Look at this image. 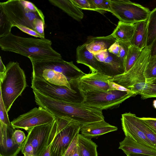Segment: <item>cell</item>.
Masks as SVG:
<instances>
[{"mask_svg":"<svg viewBox=\"0 0 156 156\" xmlns=\"http://www.w3.org/2000/svg\"><path fill=\"white\" fill-rule=\"evenodd\" d=\"M35 101L39 106L52 113L56 118H68L81 125L104 120L102 110L83 103H73L55 100L33 90Z\"/></svg>","mask_w":156,"mask_h":156,"instance_id":"1","label":"cell"},{"mask_svg":"<svg viewBox=\"0 0 156 156\" xmlns=\"http://www.w3.org/2000/svg\"><path fill=\"white\" fill-rule=\"evenodd\" d=\"M50 40L25 37L14 35L11 32L0 38L2 50L16 53L36 60L62 58L61 54L52 47Z\"/></svg>","mask_w":156,"mask_h":156,"instance_id":"2","label":"cell"},{"mask_svg":"<svg viewBox=\"0 0 156 156\" xmlns=\"http://www.w3.org/2000/svg\"><path fill=\"white\" fill-rule=\"evenodd\" d=\"M0 79V94L6 110L9 111L13 102L27 87L24 71L17 62H10Z\"/></svg>","mask_w":156,"mask_h":156,"instance_id":"3","label":"cell"},{"mask_svg":"<svg viewBox=\"0 0 156 156\" xmlns=\"http://www.w3.org/2000/svg\"><path fill=\"white\" fill-rule=\"evenodd\" d=\"M12 27L21 25L34 30L33 22L37 19L44 21L41 10L33 3L23 0H9L0 2Z\"/></svg>","mask_w":156,"mask_h":156,"instance_id":"4","label":"cell"},{"mask_svg":"<svg viewBox=\"0 0 156 156\" xmlns=\"http://www.w3.org/2000/svg\"><path fill=\"white\" fill-rule=\"evenodd\" d=\"M31 87L43 95L57 100L80 103L84 100L83 93L78 86L71 89L66 86L50 83L41 78L32 77Z\"/></svg>","mask_w":156,"mask_h":156,"instance_id":"5","label":"cell"},{"mask_svg":"<svg viewBox=\"0 0 156 156\" xmlns=\"http://www.w3.org/2000/svg\"><path fill=\"white\" fill-rule=\"evenodd\" d=\"M84 104L102 110L118 108L121 104L136 94L116 90H92L83 92Z\"/></svg>","mask_w":156,"mask_h":156,"instance_id":"6","label":"cell"},{"mask_svg":"<svg viewBox=\"0 0 156 156\" xmlns=\"http://www.w3.org/2000/svg\"><path fill=\"white\" fill-rule=\"evenodd\" d=\"M57 132L51 144V156H64L75 136L80 133L81 125L68 118H56Z\"/></svg>","mask_w":156,"mask_h":156,"instance_id":"7","label":"cell"},{"mask_svg":"<svg viewBox=\"0 0 156 156\" xmlns=\"http://www.w3.org/2000/svg\"><path fill=\"white\" fill-rule=\"evenodd\" d=\"M110 12L123 22L135 24L148 20L149 9L128 0H110Z\"/></svg>","mask_w":156,"mask_h":156,"instance_id":"8","label":"cell"},{"mask_svg":"<svg viewBox=\"0 0 156 156\" xmlns=\"http://www.w3.org/2000/svg\"><path fill=\"white\" fill-rule=\"evenodd\" d=\"M150 48L146 47L143 49L133 67L126 73L113 76L112 81L129 89L135 84L151 79H148L146 74L151 56Z\"/></svg>","mask_w":156,"mask_h":156,"instance_id":"9","label":"cell"},{"mask_svg":"<svg viewBox=\"0 0 156 156\" xmlns=\"http://www.w3.org/2000/svg\"><path fill=\"white\" fill-rule=\"evenodd\" d=\"M53 123L36 126L27 131L28 134L21 151L24 156L40 155L47 144Z\"/></svg>","mask_w":156,"mask_h":156,"instance_id":"10","label":"cell"},{"mask_svg":"<svg viewBox=\"0 0 156 156\" xmlns=\"http://www.w3.org/2000/svg\"><path fill=\"white\" fill-rule=\"evenodd\" d=\"M56 119L50 112L39 106L20 115L11 122L14 129H23L27 131L33 127L52 123Z\"/></svg>","mask_w":156,"mask_h":156,"instance_id":"11","label":"cell"},{"mask_svg":"<svg viewBox=\"0 0 156 156\" xmlns=\"http://www.w3.org/2000/svg\"><path fill=\"white\" fill-rule=\"evenodd\" d=\"M32 69H50L65 75L69 83L78 80L86 74L77 67L73 61L67 62L62 58L36 60L29 58Z\"/></svg>","mask_w":156,"mask_h":156,"instance_id":"12","label":"cell"},{"mask_svg":"<svg viewBox=\"0 0 156 156\" xmlns=\"http://www.w3.org/2000/svg\"><path fill=\"white\" fill-rule=\"evenodd\" d=\"M101 73L111 76L125 72V66L119 57L110 53L108 50L94 54Z\"/></svg>","mask_w":156,"mask_h":156,"instance_id":"13","label":"cell"},{"mask_svg":"<svg viewBox=\"0 0 156 156\" xmlns=\"http://www.w3.org/2000/svg\"><path fill=\"white\" fill-rule=\"evenodd\" d=\"M113 76L100 73L86 74L78 81V87L83 92L92 90H111L108 83Z\"/></svg>","mask_w":156,"mask_h":156,"instance_id":"14","label":"cell"},{"mask_svg":"<svg viewBox=\"0 0 156 156\" xmlns=\"http://www.w3.org/2000/svg\"><path fill=\"white\" fill-rule=\"evenodd\" d=\"M15 130L0 122V156H17L21 151L23 144H16L13 139Z\"/></svg>","mask_w":156,"mask_h":156,"instance_id":"15","label":"cell"},{"mask_svg":"<svg viewBox=\"0 0 156 156\" xmlns=\"http://www.w3.org/2000/svg\"><path fill=\"white\" fill-rule=\"evenodd\" d=\"M117 129V127L110 124L103 120L81 125L80 132L83 136L91 138L116 131Z\"/></svg>","mask_w":156,"mask_h":156,"instance_id":"16","label":"cell"},{"mask_svg":"<svg viewBox=\"0 0 156 156\" xmlns=\"http://www.w3.org/2000/svg\"><path fill=\"white\" fill-rule=\"evenodd\" d=\"M32 77H36L42 79L49 83L60 86H66L71 89L73 88L69 84L66 76L62 73L50 69H32Z\"/></svg>","mask_w":156,"mask_h":156,"instance_id":"17","label":"cell"},{"mask_svg":"<svg viewBox=\"0 0 156 156\" xmlns=\"http://www.w3.org/2000/svg\"><path fill=\"white\" fill-rule=\"evenodd\" d=\"M119 149L127 155L129 153L143 154L156 156V148L135 141L128 136H125L119 143Z\"/></svg>","mask_w":156,"mask_h":156,"instance_id":"18","label":"cell"},{"mask_svg":"<svg viewBox=\"0 0 156 156\" xmlns=\"http://www.w3.org/2000/svg\"><path fill=\"white\" fill-rule=\"evenodd\" d=\"M121 121L122 129L125 136H128L138 143L156 148L155 146L141 131L122 115Z\"/></svg>","mask_w":156,"mask_h":156,"instance_id":"19","label":"cell"},{"mask_svg":"<svg viewBox=\"0 0 156 156\" xmlns=\"http://www.w3.org/2000/svg\"><path fill=\"white\" fill-rule=\"evenodd\" d=\"M116 41L111 34L106 36H89L85 43L87 49L94 54H95L108 50Z\"/></svg>","mask_w":156,"mask_h":156,"instance_id":"20","label":"cell"},{"mask_svg":"<svg viewBox=\"0 0 156 156\" xmlns=\"http://www.w3.org/2000/svg\"><path fill=\"white\" fill-rule=\"evenodd\" d=\"M76 59L77 63L88 66L91 73H101L94 55L87 49L85 43L77 48Z\"/></svg>","mask_w":156,"mask_h":156,"instance_id":"21","label":"cell"},{"mask_svg":"<svg viewBox=\"0 0 156 156\" xmlns=\"http://www.w3.org/2000/svg\"><path fill=\"white\" fill-rule=\"evenodd\" d=\"M49 1L76 21H80L83 17L82 10L76 6L72 0H49Z\"/></svg>","mask_w":156,"mask_h":156,"instance_id":"22","label":"cell"},{"mask_svg":"<svg viewBox=\"0 0 156 156\" xmlns=\"http://www.w3.org/2000/svg\"><path fill=\"white\" fill-rule=\"evenodd\" d=\"M135 25L131 43L132 45L143 50L146 47L147 20L138 22Z\"/></svg>","mask_w":156,"mask_h":156,"instance_id":"23","label":"cell"},{"mask_svg":"<svg viewBox=\"0 0 156 156\" xmlns=\"http://www.w3.org/2000/svg\"><path fill=\"white\" fill-rule=\"evenodd\" d=\"M135 27V24L119 21L116 27L112 34L116 40L123 42H130Z\"/></svg>","mask_w":156,"mask_h":156,"instance_id":"24","label":"cell"},{"mask_svg":"<svg viewBox=\"0 0 156 156\" xmlns=\"http://www.w3.org/2000/svg\"><path fill=\"white\" fill-rule=\"evenodd\" d=\"M141 131L156 147V133L136 115L130 112L122 114Z\"/></svg>","mask_w":156,"mask_h":156,"instance_id":"25","label":"cell"},{"mask_svg":"<svg viewBox=\"0 0 156 156\" xmlns=\"http://www.w3.org/2000/svg\"><path fill=\"white\" fill-rule=\"evenodd\" d=\"M78 146L80 156H98L96 144L90 138L80 134Z\"/></svg>","mask_w":156,"mask_h":156,"instance_id":"26","label":"cell"},{"mask_svg":"<svg viewBox=\"0 0 156 156\" xmlns=\"http://www.w3.org/2000/svg\"><path fill=\"white\" fill-rule=\"evenodd\" d=\"M156 38V7L151 12L147 20L146 47H150Z\"/></svg>","mask_w":156,"mask_h":156,"instance_id":"27","label":"cell"},{"mask_svg":"<svg viewBox=\"0 0 156 156\" xmlns=\"http://www.w3.org/2000/svg\"><path fill=\"white\" fill-rule=\"evenodd\" d=\"M131 45L129 48L125 61V72H128L133 66L140 56L142 51Z\"/></svg>","mask_w":156,"mask_h":156,"instance_id":"28","label":"cell"},{"mask_svg":"<svg viewBox=\"0 0 156 156\" xmlns=\"http://www.w3.org/2000/svg\"><path fill=\"white\" fill-rule=\"evenodd\" d=\"M156 83L155 79L151 78L135 84L129 90L132 92L141 96L149 92L153 88Z\"/></svg>","mask_w":156,"mask_h":156,"instance_id":"29","label":"cell"},{"mask_svg":"<svg viewBox=\"0 0 156 156\" xmlns=\"http://www.w3.org/2000/svg\"><path fill=\"white\" fill-rule=\"evenodd\" d=\"M12 27L2 6L0 5V38L3 37L11 32Z\"/></svg>","mask_w":156,"mask_h":156,"instance_id":"30","label":"cell"},{"mask_svg":"<svg viewBox=\"0 0 156 156\" xmlns=\"http://www.w3.org/2000/svg\"><path fill=\"white\" fill-rule=\"evenodd\" d=\"M58 123L56 119L54 122L53 125L50 133L46 146L39 156H51V144L56 135Z\"/></svg>","mask_w":156,"mask_h":156,"instance_id":"31","label":"cell"},{"mask_svg":"<svg viewBox=\"0 0 156 156\" xmlns=\"http://www.w3.org/2000/svg\"><path fill=\"white\" fill-rule=\"evenodd\" d=\"M94 5L96 11L102 14L107 12H110V0H91Z\"/></svg>","mask_w":156,"mask_h":156,"instance_id":"32","label":"cell"},{"mask_svg":"<svg viewBox=\"0 0 156 156\" xmlns=\"http://www.w3.org/2000/svg\"><path fill=\"white\" fill-rule=\"evenodd\" d=\"M146 74L148 79L154 78L156 80V56H150L147 66Z\"/></svg>","mask_w":156,"mask_h":156,"instance_id":"33","label":"cell"},{"mask_svg":"<svg viewBox=\"0 0 156 156\" xmlns=\"http://www.w3.org/2000/svg\"><path fill=\"white\" fill-rule=\"evenodd\" d=\"M73 3L81 9L96 11L95 7L91 0H72Z\"/></svg>","mask_w":156,"mask_h":156,"instance_id":"34","label":"cell"},{"mask_svg":"<svg viewBox=\"0 0 156 156\" xmlns=\"http://www.w3.org/2000/svg\"><path fill=\"white\" fill-rule=\"evenodd\" d=\"M0 122L8 126H12L1 94L0 95Z\"/></svg>","mask_w":156,"mask_h":156,"instance_id":"35","label":"cell"},{"mask_svg":"<svg viewBox=\"0 0 156 156\" xmlns=\"http://www.w3.org/2000/svg\"><path fill=\"white\" fill-rule=\"evenodd\" d=\"M119 48V58L125 66V61L129 48L132 45L131 42H123L117 41Z\"/></svg>","mask_w":156,"mask_h":156,"instance_id":"36","label":"cell"},{"mask_svg":"<svg viewBox=\"0 0 156 156\" xmlns=\"http://www.w3.org/2000/svg\"><path fill=\"white\" fill-rule=\"evenodd\" d=\"M44 25L45 21H44L41 19H36L33 22V26L34 30L44 37Z\"/></svg>","mask_w":156,"mask_h":156,"instance_id":"37","label":"cell"},{"mask_svg":"<svg viewBox=\"0 0 156 156\" xmlns=\"http://www.w3.org/2000/svg\"><path fill=\"white\" fill-rule=\"evenodd\" d=\"M13 137L15 143L19 145L23 144L26 138L23 132L19 129L15 130Z\"/></svg>","mask_w":156,"mask_h":156,"instance_id":"38","label":"cell"},{"mask_svg":"<svg viewBox=\"0 0 156 156\" xmlns=\"http://www.w3.org/2000/svg\"><path fill=\"white\" fill-rule=\"evenodd\" d=\"M139 118L140 120L144 122L156 133V118L150 117Z\"/></svg>","mask_w":156,"mask_h":156,"instance_id":"39","label":"cell"},{"mask_svg":"<svg viewBox=\"0 0 156 156\" xmlns=\"http://www.w3.org/2000/svg\"><path fill=\"white\" fill-rule=\"evenodd\" d=\"M16 27H17L23 32L25 33L30 35L36 37L40 38H45L44 37L41 35L35 30H32L28 27L21 26L17 25Z\"/></svg>","mask_w":156,"mask_h":156,"instance_id":"40","label":"cell"},{"mask_svg":"<svg viewBox=\"0 0 156 156\" xmlns=\"http://www.w3.org/2000/svg\"><path fill=\"white\" fill-rule=\"evenodd\" d=\"M108 50L110 53L119 57V45L117 40L111 45Z\"/></svg>","mask_w":156,"mask_h":156,"instance_id":"41","label":"cell"},{"mask_svg":"<svg viewBox=\"0 0 156 156\" xmlns=\"http://www.w3.org/2000/svg\"><path fill=\"white\" fill-rule=\"evenodd\" d=\"M108 83L110 88L111 90H116L122 91H125L128 92H132L130 90L112 81H109Z\"/></svg>","mask_w":156,"mask_h":156,"instance_id":"42","label":"cell"},{"mask_svg":"<svg viewBox=\"0 0 156 156\" xmlns=\"http://www.w3.org/2000/svg\"><path fill=\"white\" fill-rule=\"evenodd\" d=\"M151 98H156V83L149 92L146 94L141 95V98L144 99Z\"/></svg>","mask_w":156,"mask_h":156,"instance_id":"43","label":"cell"},{"mask_svg":"<svg viewBox=\"0 0 156 156\" xmlns=\"http://www.w3.org/2000/svg\"><path fill=\"white\" fill-rule=\"evenodd\" d=\"M6 70V67L4 64L2 59L1 57H0V79L3 77Z\"/></svg>","mask_w":156,"mask_h":156,"instance_id":"44","label":"cell"},{"mask_svg":"<svg viewBox=\"0 0 156 156\" xmlns=\"http://www.w3.org/2000/svg\"><path fill=\"white\" fill-rule=\"evenodd\" d=\"M150 48L151 57L156 56V38Z\"/></svg>","mask_w":156,"mask_h":156,"instance_id":"45","label":"cell"},{"mask_svg":"<svg viewBox=\"0 0 156 156\" xmlns=\"http://www.w3.org/2000/svg\"><path fill=\"white\" fill-rule=\"evenodd\" d=\"M126 155L127 156H154L143 154H137L134 153H129L127 154Z\"/></svg>","mask_w":156,"mask_h":156,"instance_id":"46","label":"cell"},{"mask_svg":"<svg viewBox=\"0 0 156 156\" xmlns=\"http://www.w3.org/2000/svg\"><path fill=\"white\" fill-rule=\"evenodd\" d=\"M153 105L154 107L156 109V100L154 101L153 102Z\"/></svg>","mask_w":156,"mask_h":156,"instance_id":"47","label":"cell"},{"mask_svg":"<svg viewBox=\"0 0 156 156\" xmlns=\"http://www.w3.org/2000/svg\"></svg>","mask_w":156,"mask_h":156,"instance_id":"48","label":"cell"}]
</instances>
